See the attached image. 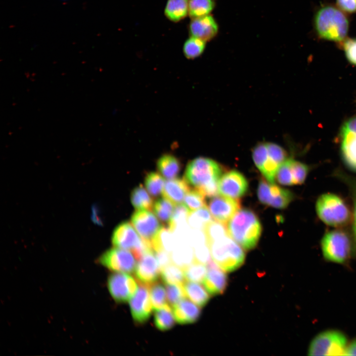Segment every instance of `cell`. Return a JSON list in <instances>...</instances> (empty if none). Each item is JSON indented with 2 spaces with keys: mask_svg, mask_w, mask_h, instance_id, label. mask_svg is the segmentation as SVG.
I'll use <instances>...</instances> for the list:
<instances>
[{
  "mask_svg": "<svg viewBox=\"0 0 356 356\" xmlns=\"http://www.w3.org/2000/svg\"><path fill=\"white\" fill-rule=\"evenodd\" d=\"M229 235L245 250L257 245L262 233V225L256 214L248 209H239L227 222Z\"/></svg>",
  "mask_w": 356,
  "mask_h": 356,
  "instance_id": "1",
  "label": "cell"
},
{
  "mask_svg": "<svg viewBox=\"0 0 356 356\" xmlns=\"http://www.w3.org/2000/svg\"><path fill=\"white\" fill-rule=\"evenodd\" d=\"M314 27L321 39L342 43L346 39L349 22L342 10L328 5L321 7L316 12Z\"/></svg>",
  "mask_w": 356,
  "mask_h": 356,
  "instance_id": "2",
  "label": "cell"
},
{
  "mask_svg": "<svg viewBox=\"0 0 356 356\" xmlns=\"http://www.w3.org/2000/svg\"><path fill=\"white\" fill-rule=\"evenodd\" d=\"M211 258L225 272H232L244 263L243 250L229 235L208 243Z\"/></svg>",
  "mask_w": 356,
  "mask_h": 356,
  "instance_id": "3",
  "label": "cell"
},
{
  "mask_svg": "<svg viewBox=\"0 0 356 356\" xmlns=\"http://www.w3.org/2000/svg\"><path fill=\"white\" fill-rule=\"evenodd\" d=\"M222 172L221 166L214 160L198 157L187 165L184 178L190 185L200 189L218 182Z\"/></svg>",
  "mask_w": 356,
  "mask_h": 356,
  "instance_id": "4",
  "label": "cell"
},
{
  "mask_svg": "<svg viewBox=\"0 0 356 356\" xmlns=\"http://www.w3.org/2000/svg\"><path fill=\"white\" fill-rule=\"evenodd\" d=\"M317 215L327 225L337 226L347 223L350 217L349 210L344 201L336 195H321L316 204Z\"/></svg>",
  "mask_w": 356,
  "mask_h": 356,
  "instance_id": "5",
  "label": "cell"
},
{
  "mask_svg": "<svg viewBox=\"0 0 356 356\" xmlns=\"http://www.w3.org/2000/svg\"><path fill=\"white\" fill-rule=\"evenodd\" d=\"M111 241L115 247L131 250L137 260L152 250L150 243L140 238L128 222H122L116 227Z\"/></svg>",
  "mask_w": 356,
  "mask_h": 356,
  "instance_id": "6",
  "label": "cell"
},
{
  "mask_svg": "<svg viewBox=\"0 0 356 356\" xmlns=\"http://www.w3.org/2000/svg\"><path fill=\"white\" fill-rule=\"evenodd\" d=\"M347 339L337 330H327L317 335L309 347L308 355L345 356Z\"/></svg>",
  "mask_w": 356,
  "mask_h": 356,
  "instance_id": "7",
  "label": "cell"
},
{
  "mask_svg": "<svg viewBox=\"0 0 356 356\" xmlns=\"http://www.w3.org/2000/svg\"><path fill=\"white\" fill-rule=\"evenodd\" d=\"M321 246L324 258L331 262L344 263L351 254L350 240L348 235L341 230L326 233L321 240Z\"/></svg>",
  "mask_w": 356,
  "mask_h": 356,
  "instance_id": "8",
  "label": "cell"
},
{
  "mask_svg": "<svg viewBox=\"0 0 356 356\" xmlns=\"http://www.w3.org/2000/svg\"><path fill=\"white\" fill-rule=\"evenodd\" d=\"M134 256L128 251L114 247L102 254L98 258L97 262L111 271L130 273L133 272L136 267Z\"/></svg>",
  "mask_w": 356,
  "mask_h": 356,
  "instance_id": "9",
  "label": "cell"
},
{
  "mask_svg": "<svg viewBox=\"0 0 356 356\" xmlns=\"http://www.w3.org/2000/svg\"><path fill=\"white\" fill-rule=\"evenodd\" d=\"M257 196L262 204L279 209L286 208L294 198L290 191L268 183L263 179L259 181Z\"/></svg>",
  "mask_w": 356,
  "mask_h": 356,
  "instance_id": "10",
  "label": "cell"
},
{
  "mask_svg": "<svg viewBox=\"0 0 356 356\" xmlns=\"http://www.w3.org/2000/svg\"><path fill=\"white\" fill-rule=\"evenodd\" d=\"M107 285L111 297L118 303H126L137 291V284L134 279L123 272L110 274L107 278Z\"/></svg>",
  "mask_w": 356,
  "mask_h": 356,
  "instance_id": "11",
  "label": "cell"
},
{
  "mask_svg": "<svg viewBox=\"0 0 356 356\" xmlns=\"http://www.w3.org/2000/svg\"><path fill=\"white\" fill-rule=\"evenodd\" d=\"M218 186V192L222 195L238 199L247 193L249 184L243 174L237 171L231 170L222 176Z\"/></svg>",
  "mask_w": 356,
  "mask_h": 356,
  "instance_id": "12",
  "label": "cell"
},
{
  "mask_svg": "<svg viewBox=\"0 0 356 356\" xmlns=\"http://www.w3.org/2000/svg\"><path fill=\"white\" fill-rule=\"evenodd\" d=\"M341 152L345 164L356 172V117L346 121L341 129Z\"/></svg>",
  "mask_w": 356,
  "mask_h": 356,
  "instance_id": "13",
  "label": "cell"
},
{
  "mask_svg": "<svg viewBox=\"0 0 356 356\" xmlns=\"http://www.w3.org/2000/svg\"><path fill=\"white\" fill-rule=\"evenodd\" d=\"M139 284V289L129 304L134 320L138 324H142L149 319L153 309L148 285Z\"/></svg>",
  "mask_w": 356,
  "mask_h": 356,
  "instance_id": "14",
  "label": "cell"
},
{
  "mask_svg": "<svg viewBox=\"0 0 356 356\" xmlns=\"http://www.w3.org/2000/svg\"><path fill=\"white\" fill-rule=\"evenodd\" d=\"M131 222L141 238L150 243L162 227L156 217L147 210H137Z\"/></svg>",
  "mask_w": 356,
  "mask_h": 356,
  "instance_id": "15",
  "label": "cell"
},
{
  "mask_svg": "<svg viewBox=\"0 0 356 356\" xmlns=\"http://www.w3.org/2000/svg\"><path fill=\"white\" fill-rule=\"evenodd\" d=\"M208 207L212 217L224 223L239 209L240 204L237 199L216 195L211 198Z\"/></svg>",
  "mask_w": 356,
  "mask_h": 356,
  "instance_id": "16",
  "label": "cell"
},
{
  "mask_svg": "<svg viewBox=\"0 0 356 356\" xmlns=\"http://www.w3.org/2000/svg\"><path fill=\"white\" fill-rule=\"evenodd\" d=\"M154 252L146 253L139 260L135 269V275L139 283L149 285L157 281L161 268Z\"/></svg>",
  "mask_w": 356,
  "mask_h": 356,
  "instance_id": "17",
  "label": "cell"
},
{
  "mask_svg": "<svg viewBox=\"0 0 356 356\" xmlns=\"http://www.w3.org/2000/svg\"><path fill=\"white\" fill-rule=\"evenodd\" d=\"M207 272L203 281L204 287L211 296L223 294L228 284L227 275L213 260L207 264Z\"/></svg>",
  "mask_w": 356,
  "mask_h": 356,
  "instance_id": "18",
  "label": "cell"
},
{
  "mask_svg": "<svg viewBox=\"0 0 356 356\" xmlns=\"http://www.w3.org/2000/svg\"><path fill=\"white\" fill-rule=\"evenodd\" d=\"M218 26L211 15L193 18L189 26L191 37L201 39L205 42L212 39L217 35Z\"/></svg>",
  "mask_w": 356,
  "mask_h": 356,
  "instance_id": "19",
  "label": "cell"
},
{
  "mask_svg": "<svg viewBox=\"0 0 356 356\" xmlns=\"http://www.w3.org/2000/svg\"><path fill=\"white\" fill-rule=\"evenodd\" d=\"M173 309L175 320L180 324L195 323L201 314L200 308L184 299L173 307Z\"/></svg>",
  "mask_w": 356,
  "mask_h": 356,
  "instance_id": "20",
  "label": "cell"
},
{
  "mask_svg": "<svg viewBox=\"0 0 356 356\" xmlns=\"http://www.w3.org/2000/svg\"><path fill=\"white\" fill-rule=\"evenodd\" d=\"M191 189L184 178L168 180L164 184L163 194L165 198L176 204H180Z\"/></svg>",
  "mask_w": 356,
  "mask_h": 356,
  "instance_id": "21",
  "label": "cell"
},
{
  "mask_svg": "<svg viewBox=\"0 0 356 356\" xmlns=\"http://www.w3.org/2000/svg\"><path fill=\"white\" fill-rule=\"evenodd\" d=\"M181 163L179 160L173 155H162L157 160V168L163 177L167 179L175 178L181 170Z\"/></svg>",
  "mask_w": 356,
  "mask_h": 356,
  "instance_id": "22",
  "label": "cell"
},
{
  "mask_svg": "<svg viewBox=\"0 0 356 356\" xmlns=\"http://www.w3.org/2000/svg\"><path fill=\"white\" fill-rule=\"evenodd\" d=\"M151 243L153 252L163 250L170 254L177 245L174 234L168 226L161 227Z\"/></svg>",
  "mask_w": 356,
  "mask_h": 356,
  "instance_id": "23",
  "label": "cell"
},
{
  "mask_svg": "<svg viewBox=\"0 0 356 356\" xmlns=\"http://www.w3.org/2000/svg\"><path fill=\"white\" fill-rule=\"evenodd\" d=\"M189 0H168L164 10L166 17L178 22L188 14Z\"/></svg>",
  "mask_w": 356,
  "mask_h": 356,
  "instance_id": "24",
  "label": "cell"
},
{
  "mask_svg": "<svg viewBox=\"0 0 356 356\" xmlns=\"http://www.w3.org/2000/svg\"><path fill=\"white\" fill-rule=\"evenodd\" d=\"M170 254L174 264L182 268L195 261L193 248L187 243L178 244Z\"/></svg>",
  "mask_w": 356,
  "mask_h": 356,
  "instance_id": "25",
  "label": "cell"
},
{
  "mask_svg": "<svg viewBox=\"0 0 356 356\" xmlns=\"http://www.w3.org/2000/svg\"><path fill=\"white\" fill-rule=\"evenodd\" d=\"M183 287L186 297L200 307H204L209 302L210 296L200 284L195 282H185Z\"/></svg>",
  "mask_w": 356,
  "mask_h": 356,
  "instance_id": "26",
  "label": "cell"
},
{
  "mask_svg": "<svg viewBox=\"0 0 356 356\" xmlns=\"http://www.w3.org/2000/svg\"><path fill=\"white\" fill-rule=\"evenodd\" d=\"M173 314L169 304L160 309L155 310L154 322L156 327L163 331L171 329L175 324V318Z\"/></svg>",
  "mask_w": 356,
  "mask_h": 356,
  "instance_id": "27",
  "label": "cell"
},
{
  "mask_svg": "<svg viewBox=\"0 0 356 356\" xmlns=\"http://www.w3.org/2000/svg\"><path fill=\"white\" fill-rule=\"evenodd\" d=\"M132 204L136 210H151L153 201L142 184L135 187L131 194Z\"/></svg>",
  "mask_w": 356,
  "mask_h": 356,
  "instance_id": "28",
  "label": "cell"
},
{
  "mask_svg": "<svg viewBox=\"0 0 356 356\" xmlns=\"http://www.w3.org/2000/svg\"><path fill=\"white\" fill-rule=\"evenodd\" d=\"M212 215L206 206L190 211L187 218L189 226L193 229L204 230L207 224L212 221Z\"/></svg>",
  "mask_w": 356,
  "mask_h": 356,
  "instance_id": "29",
  "label": "cell"
},
{
  "mask_svg": "<svg viewBox=\"0 0 356 356\" xmlns=\"http://www.w3.org/2000/svg\"><path fill=\"white\" fill-rule=\"evenodd\" d=\"M161 277L166 284H183L185 280L183 268L172 263L161 269Z\"/></svg>",
  "mask_w": 356,
  "mask_h": 356,
  "instance_id": "30",
  "label": "cell"
},
{
  "mask_svg": "<svg viewBox=\"0 0 356 356\" xmlns=\"http://www.w3.org/2000/svg\"><path fill=\"white\" fill-rule=\"evenodd\" d=\"M215 5V0H189L188 15L192 19L208 15Z\"/></svg>",
  "mask_w": 356,
  "mask_h": 356,
  "instance_id": "31",
  "label": "cell"
},
{
  "mask_svg": "<svg viewBox=\"0 0 356 356\" xmlns=\"http://www.w3.org/2000/svg\"><path fill=\"white\" fill-rule=\"evenodd\" d=\"M174 203L164 197L158 199L153 205L154 212L163 223L169 224L174 212Z\"/></svg>",
  "mask_w": 356,
  "mask_h": 356,
  "instance_id": "32",
  "label": "cell"
},
{
  "mask_svg": "<svg viewBox=\"0 0 356 356\" xmlns=\"http://www.w3.org/2000/svg\"><path fill=\"white\" fill-rule=\"evenodd\" d=\"M144 183L148 192L153 197L157 198L161 195L165 182L164 178L159 174L154 172L147 174Z\"/></svg>",
  "mask_w": 356,
  "mask_h": 356,
  "instance_id": "33",
  "label": "cell"
},
{
  "mask_svg": "<svg viewBox=\"0 0 356 356\" xmlns=\"http://www.w3.org/2000/svg\"><path fill=\"white\" fill-rule=\"evenodd\" d=\"M183 269L185 279L191 282H203L207 272V267L204 264L195 261Z\"/></svg>",
  "mask_w": 356,
  "mask_h": 356,
  "instance_id": "34",
  "label": "cell"
},
{
  "mask_svg": "<svg viewBox=\"0 0 356 356\" xmlns=\"http://www.w3.org/2000/svg\"><path fill=\"white\" fill-rule=\"evenodd\" d=\"M205 46V41L191 36L184 43L183 52L187 59H194L202 54Z\"/></svg>",
  "mask_w": 356,
  "mask_h": 356,
  "instance_id": "35",
  "label": "cell"
},
{
  "mask_svg": "<svg viewBox=\"0 0 356 356\" xmlns=\"http://www.w3.org/2000/svg\"><path fill=\"white\" fill-rule=\"evenodd\" d=\"M148 286L150 299L154 310L160 309L168 304L166 299L165 290L161 283L155 282Z\"/></svg>",
  "mask_w": 356,
  "mask_h": 356,
  "instance_id": "36",
  "label": "cell"
},
{
  "mask_svg": "<svg viewBox=\"0 0 356 356\" xmlns=\"http://www.w3.org/2000/svg\"><path fill=\"white\" fill-rule=\"evenodd\" d=\"M205 197L197 188H191L186 194L183 201L189 211H192L206 206Z\"/></svg>",
  "mask_w": 356,
  "mask_h": 356,
  "instance_id": "37",
  "label": "cell"
},
{
  "mask_svg": "<svg viewBox=\"0 0 356 356\" xmlns=\"http://www.w3.org/2000/svg\"><path fill=\"white\" fill-rule=\"evenodd\" d=\"M204 231L206 236L207 243L229 235L224 223L217 221L216 222L212 221L208 223L205 227Z\"/></svg>",
  "mask_w": 356,
  "mask_h": 356,
  "instance_id": "38",
  "label": "cell"
},
{
  "mask_svg": "<svg viewBox=\"0 0 356 356\" xmlns=\"http://www.w3.org/2000/svg\"><path fill=\"white\" fill-rule=\"evenodd\" d=\"M174 210L173 215L168 224L172 231L176 227L187 223V218L190 212L189 210L184 205L177 204Z\"/></svg>",
  "mask_w": 356,
  "mask_h": 356,
  "instance_id": "39",
  "label": "cell"
},
{
  "mask_svg": "<svg viewBox=\"0 0 356 356\" xmlns=\"http://www.w3.org/2000/svg\"><path fill=\"white\" fill-rule=\"evenodd\" d=\"M279 183L283 185H294L290 159H286L279 167L275 176Z\"/></svg>",
  "mask_w": 356,
  "mask_h": 356,
  "instance_id": "40",
  "label": "cell"
},
{
  "mask_svg": "<svg viewBox=\"0 0 356 356\" xmlns=\"http://www.w3.org/2000/svg\"><path fill=\"white\" fill-rule=\"evenodd\" d=\"M290 162L294 185L302 184L308 174V167L303 163L292 159H290Z\"/></svg>",
  "mask_w": 356,
  "mask_h": 356,
  "instance_id": "41",
  "label": "cell"
},
{
  "mask_svg": "<svg viewBox=\"0 0 356 356\" xmlns=\"http://www.w3.org/2000/svg\"><path fill=\"white\" fill-rule=\"evenodd\" d=\"M167 296L170 305L172 307L185 299L186 295L183 284H166Z\"/></svg>",
  "mask_w": 356,
  "mask_h": 356,
  "instance_id": "42",
  "label": "cell"
},
{
  "mask_svg": "<svg viewBox=\"0 0 356 356\" xmlns=\"http://www.w3.org/2000/svg\"><path fill=\"white\" fill-rule=\"evenodd\" d=\"M342 43L347 59L349 62L356 65V38L346 39Z\"/></svg>",
  "mask_w": 356,
  "mask_h": 356,
  "instance_id": "43",
  "label": "cell"
},
{
  "mask_svg": "<svg viewBox=\"0 0 356 356\" xmlns=\"http://www.w3.org/2000/svg\"><path fill=\"white\" fill-rule=\"evenodd\" d=\"M195 261L205 264L211 259V253L208 244L200 245L193 248Z\"/></svg>",
  "mask_w": 356,
  "mask_h": 356,
  "instance_id": "44",
  "label": "cell"
},
{
  "mask_svg": "<svg viewBox=\"0 0 356 356\" xmlns=\"http://www.w3.org/2000/svg\"><path fill=\"white\" fill-rule=\"evenodd\" d=\"M158 261L161 270L172 263L171 254L165 251L160 250L154 252Z\"/></svg>",
  "mask_w": 356,
  "mask_h": 356,
  "instance_id": "45",
  "label": "cell"
},
{
  "mask_svg": "<svg viewBox=\"0 0 356 356\" xmlns=\"http://www.w3.org/2000/svg\"><path fill=\"white\" fill-rule=\"evenodd\" d=\"M336 3L343 11L348 13L356 12V0H336Z\"/></svg>",
  "mask_w": 356,
  "mask_h": 356,
  "instance_id": "46",
  "label": "cell"
},
{
  "mask_svg": "<svg viewBox=\"0 0 356 356\" xmlns=\"http://www.w3.org/2000/svg\"><path fill=\"white\" fill-rule=\"evenodd\" d=\"M345 356H356V340L347 345Z\"/></svg>",
  "mask_w": 356,
  "mask_h": 356,
  "instance_id": "47",
  "label": "cell"
},
{
  "mask_svg": "<svg viewBox=\"0 0 356 356\" xmlns=\"http://www.w3.org/2000/svg\"><path fill=\"white\" fill-rule=\"evenodd\" d=\"M354 219H355V231H356V201L355 206Z\"/></svg>",
  "mask_w": 356,
  "mask_h": 356,
  "instance_id": "48",
  "label": "cell"
},
{
  "mask_svg": "<svg viewBox=\"0 0 356 356\" xmlns=\"http://www.w3.org/2000/svg\"><path fill=\"white\" fill-rule=\"evenodd\" d=\"M355 233H356V231H355Z\"/></svg>",
  "mask_w": 356,
  "mask_h": 356,
  "instance_id": "49",
  "label": "cell"
}]
</instances>
